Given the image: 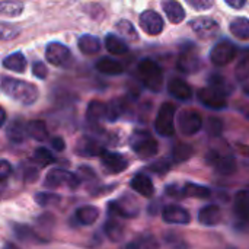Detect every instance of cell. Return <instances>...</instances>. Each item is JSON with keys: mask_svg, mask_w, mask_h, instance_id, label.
<instances>
[{"mask_svg": "<svg viewBox=\"0 0 249 249\" xmlns=\"http://www.w3.org/2000/svg\"><path fill=\"white\" fill-rule=\"evenodd\" d=\"M231 32L239 39H249V19L236 18L231 22Z\"/></svg>", "mask_w": 249, "mask_h": 249, "instance_id": "cell-32", "label": "cell"}, {"mask_svg": "<svg viewBox=\"0 0 249 249\" xmlns=\"http://www.w3.org/2000/svg\"><path fill=\"white\" fill-rule=\"evenodd\" d=\"M18 34V29L7 25V23H1V38L3 39H10V38H15Z\"/></svg>", "mask_w": 249, "mask_h": 249, "instance_id": "cell-48", "label": "cell"}, {"mask_svg": "<svg viewBox=\"0 0 249 249\" xmlns=\"http://www.w3.org/2000/svg\"><path fill=\"white\" fill-rule=\"evenodd\" d=\"M104 232L107 238L112 242H120L124 238V226L115 220H108L104 225Z\"/></svg>", "mask_w": 249, "mask_h": 249, "instance_id": "cell-31", "label": "cell"}, {"mask_svg": "<svg viewBox=\"0 0 249 249\" xmlns=\"http://www.w3.org/2000/svg\"><path fill=\"white\" fill-rule=\"evenodd\" d=\"M101 163L107 168L108 172L111 174H118V172H123L128 162L125 160L124 156H121L120 153H114V152H107L104 150L102 155H101Z\"/></svg>", "mask_w": 249, "mask_h": 249, "instance_id": "cell-15", "label": "cell"}, {"mask_svg": "<svg viewBox=\"0 0 249 249\" xmlns=\"http://www.w3.org/2000/svg\"><path fill=\"white\" fill-rule=\"evenodd\" d=\"M107 117V105L99 101H92L86 111V118L90 124H98Z\"/></svg>", "mask_w": 249, "mask_h": 249, "instance_id": "cell-24", "label": "cell"}, {"mask_svg": "<svg viewBox=\"0 0 249 249\" xmlns=\"http://www.w3.org/2000/svg\"><path fill=\"white\" fill-rule=\"evenodd\" d=\"M198 99L200 102L212 109H223L226 107V93H223L219 89L214 88H204L198 90Z\"/></svg>", "mask_w": 249, "mask_h": 249, "instance_id": "cell-10", "label": "cell"}, {"mask_svg": "<svg viewBox=\"0 0 249 249\" xmlns=\"http://www.w3.org/2000/svg\"><path fill=\"white\" fill-rule=\"evenodd\" d=\"M51 146H53V149L57 150V152H63L64 147H66L64 140H63L61 137H54V139L51 140Z\"/></svg>", "mask_w": 249, "mask_h": 249, "instance_id": "cell-50", "label": "cell"}, {"mask_svg": "<svg viewBox=\"0 0 249 249\" xmlns=\"http://www.w3.org/2000/svg\"><path fill=\"white\" fill-rule=\"evenodd\" d=\"M34 159H35V162H38V163H39V165H42V166L50 165V163H53V162H54V156L51 155V152H50V150H47V149H44V147H39V149H36V150H35V153H34Z\"/></svg>", "mask_w": 249, "mask_h": 249, "instance_id": "cell-41", "label": "cell"}, {"mask_svg": "<svg viewBox=\"0 0 249 249\" xmlns=\"http://www.w3.org/2000/svg\"><path fill=\"white\" fill-rule=\"evenodd\" d=\"M125 249H159V242L153 235H142L131 241Z\"/></svg>", "mask_w": 249, "mask_h": 249, "instance_id": "cell-29", "label": "cell"}, {"mask_svg": "<svg viewBox=\"0 0 249 249\" xmlns=\"http://www.w3.org/2000/svg\"><path fill=\"white\" fill-rule=\"evenodd\" d=\"M226 3H228L229 6L235 7V9H241V7L245 6L247 0H226Z\"/></svg>", "mask_w": 249, "mask_h": 249, "instance_id": "cell-52", "label": "cell"}, {"mask_svg": "<svg viewBox=\"0 0 249 249\" xmlns=\"http://www.w3.org/2000/svg\"><path fill=\"white\" fill-rule=\"evenodd\" d=\"M235 76L239 82H248L249 80V53L238 63Z\"/></svg>", "mask_w": 249, "mask_h": 249, "instance_id": "cell-39", "label": "cell"}, {"mask_svg": "<svg viewBox=\"0 0 249 249\" xmlns=\"http://www.w3.org/2000/svg\"><path fill=\"white\" fill-rule=\"evenodd\" d=\"M1 169H0V177L1 179H6L9 177V174H12V166L9 165L7 160H1Z\"/></svg>", "mask_w": 249, "mask_h": 249, "instance_id": "cell-49", "label": "cell"}, {"mask_svg": "<svg viewBox=\"0 0 249 249\" xmlns=\"http://www.w3.org/2000/svg\"><path fill=\"white\" fill-rule=\"evenodd\" d=\"M236 45L229 39H222L210 51V60L214 66H226L236 57Z\"/></svg>", "mask_w": 249, "mask_h": 249, "instance_id": "cell-6", "label": "cell"}, {"mask_svg": "<svg viewBox=\"0 0 249 249\" xmlns=\"http://www.w3.org/2000/svg\"><path fill=\"white\" fill-rule=\"evenodd\" d=\"M162 7L168 16V19L172 23H181L185 18V12L182 9V6L177 1V0H163Z\"/></svg>", "mask_w": 249, "mask_h": 249, "instance_id": "cell-21", "label": "cell"}, {"mask_svg": "<svg viewBox=\"0 0 249 249\" xmlns=\"http://www.w3.org/2000/svg\"><path fill=\"white\" fill-rule=\"evenodd\" d=\"M140 26L149 35H159L163 31V19L155 10H146L140 15Z\"/></svg>", "mask_w": 249, "mask_h": 249, "instance_id": "cell-12", "label": "cell"}, {"mask_svg": "<svg viewBox=\"0 0 249 249\" xmlns=\"http://www.w3.org/2000/svg\"><path fill=\"white\" fill-rule=\"evenodd\" d=\"M1 90L23 105H32L38 99V89L28 82L12 79L7 76L1 77Z\"/></svg>", "mask_w": 249, "mask_h": 249, "instance_id": "cell-1", "label": "cell"}, {"mask_svg": "<svg viewBox=\"0 0 249 249\" xmlns=\"http://www.w3.org/2000/svg\"><path fill=\"white\" fill-rule=\"evenodd\" d=\"M244 92H245L247 95H249V85H247V86L244 88Z\"/></svg>", "mask_w": 249, "mask_h": 249, "instance_id": "cell-55", "label": "cell"}, {"mask_svg": "<svg viewBox=\"0 0 249 249\" xmlns=\"http://www.w3.org/2000/svg\"><path fill=\"white\" fill-rule=\"evenodd\" d=\"M203 118L201 115L194 109L182 111L178 117V127L184 136H193L201 130Z\"/></svg>", "mask_w": 249, "mask_h": 249, "instance_id": "cell-8", "label": "cell"}, {"mask_svg": "<svg viewBox=\"0 0 249 249\" xmlns=\"http://www.w3.org/2000/svg\"><path fill=\"white\" fill-rule=\"evenodd\" d=\"M184 196L187 197H194V198H209L212 196L210 188L204 187V185H198V184H193V182H187L182 188Z\"/></svg>", "mask_w": 249, "mask_h": 249, "instance_id": "cell-34", "label": "cell"}, {"mask_svg": "<svg viewBox=\"0 0 249 249\" xmlns=\"http://www.w3.org/2000/svg\"><path fill=\"white\" fill-rule=\"evenodd\" d=\"M36 203L41 206V207H47V206H54V204H58L61 201L60 196L54 194V193H39L36 194L35 197Z\"/></svg>", "mask_w": 249, "mask_h": 249, "instance_id": "cell-40", "label": "cell"}, {"mask_svg": "<svg viewBox=\"0 0 249 249\" xmlns=\"http://www.w3.org/2000/svg\"><path fill=\"white\" fill-rule=\"evenodd\" d=\"M4 121H6V112L1 109V121H0V124H4Z\"/></svg>", "mask_w": 249, "mask_h": 249, "instance_id": "cell-54", "label": "cell"}, {"mask_svg": "<svg viewBox=\"0 0 249 249\" xmlns=\"http://www.w3.org/2000/svg\"><path fill=\"white\" fill-rule=\"evenodd\" d=\"M169 168H171V165L166 160H159V162H155L153 165L149 166V169L152 172H156V174H165L169 171Z\"/></svg>", "mask_w": 249, "mask_h": 249, "instance_id": "cell-45", "label": "cell"}, {"mask_svg": "<svg viewBox=\"0 0 249 249\" xmlns=\"http://www.w3.org/2000/svg\"><path fill=\"white\" fill-rule=\"evenodd\" d=\"M207 162L212 163L222 175H232L236 171V160L233 156H220L214 150L207 153Z\"/></svg>", "mask_w": 249, "mask_h": 249, "instance_id": "cell-11", "label": "cell"}, {"mask_svg": "<svg viewBox=\"0 0 249 249\" xmlns=\"http://www.w3.org/2000/svg\"><path fill=\"white\" fill-rule=\"evenodd\" d=\"M79 184H80V179H79L74 174L67 172V171H64V169H51V171L47 174L45 181H44V185H45L47 188H51V190H53V188L63 187V185H66V187L74 190V188L79 187Z\"/></svg>", "mask_w": 249, "mask_h": 249, "instance_id": "cell-7", "label": "cell"}, {"mask_svg": "<svg viewBox=\"0 0 249 249\" xmlns=\"http://www.w3.org/2000/svg\"><path fill=\"white\" fill-rule=\"evenodd\" d=\"M32 71H34V76H36L38 79H45L48 71H47V67L42 61H35L34 66H32Z\"/></svg>", "mask_w": 249, "mask_h": 249, "instance_id": "cell-44", "label": "cell"}, {"mask_svg": "<svg viewBox=\"0 0 249 249\" xmlns=\"http://www.w3.org/2000/svg\"><path fill=\"white\" fill-rule=\"evenodd\" d=\"M233 210L238 219L241 220H248L249 219V191L242 190L236 194L235 197V204Z\"/></svg>", "mask_w": 249, "mask_h": 249, "instance_id": "cell-20", "label": "cell"}, {"mask_svg": "<svg viewBox=\"0 0 249 249\" xmlns=\"http://www.w3.org/2000/svg\"><path fill=\"white\" fill-rule=\"evenodd\" d=\"M124 109H125V101L123 98L112 99L109 104H107V118L109 121H115L123 115Z\"/></svg>", "mask_w": 249, "mask_h": 249, "instance_id": "cell-35", "label": "cell"}, {"mask_svg": "<svg viewBox=\"0 0 249 249\" xmlns=\"http://www.w3.org/2000/svg\"><path fill=\"white\" fill-rule=\"evenodd\" d=\"M77 45H79V50L86 55H92V54L98 53L101 48L99 39L95 38L93 35H82L77 41Z\"/></svg>", "mask_w": 249, "mask_h": 249, "instance_id": "cell-26", "label": "cell"}, {"mask_svg": "<svg viewBox=\"0 0 249 249\" xmlns=\"http://www.w3.org/2000/svg\"><path fill=\"white\" fill-rule=\"evenodd\" d=\"M194 9H198V10H206V9H210L214 3V0H187Z\"/></svg>", "mask_w": 249, "mask_h": 249, "instance_id": "cell-46", "label": "cell"}, {"mask_svg": "<svg viewBox=\"0 0 249 249\" xmlns=\"http://www.w3.org/2000/svg\"><path fill=\"white\" fill-rule=\"evenodd\" d=\"M162 217L169 225H188L191 222L190 213L177 204H168L162 210Z\"/></svg>", "mask_w": 249, "mask_h": 249, "instance_id": "cell-14", "label": "cell"}, {"mask_svg": "<svg viewBox=\"0 0 249 249\" xmlns=\"http://www.w3.org/2000/svg\"><path fill=\"white\" fill-rule=\"evenodd\" d=\"M3 66L9 70L22 73L26 67V58L23 57L22 53H13L3 60Z\"/></svg>", "mask_w": 249, "mask_h": 249, "instance_id": "cell-30", "label": "cell"}, {"mask_svg": "<svg viewBox=\"0 0 249 249\" xmlns=\"http://www.w3.org/2000/svg\"><path fill=\"white\" fill-rule=\"evenodd\" d=\"M3 249H20L19 247H16L15 244H12V242H7L4 247H3Z\"/></svg>", "mask_w": 249, "mask_h": 249, "instance_id": "cell-53", "label": "cell"}, {"mask_svg": "<svg viewBox=\"0 0 249 249\" xmlns=\"http://www.w3.org/2000/svg\"><path fill=\"white\" fill-rule=\"evenodd\" d=\"M109 209L117 214V216H121V217H136L137 213H139V209L136 206V203L133 204H128V203H124L123 200L121 201H112L109 204Z\"/></svg>", "mask_w": 249, "mask_h": 249, "instance_id": "cell-25", "label": "cell"}, {"mask_svg": "<svg viewBox=\"0 0 249 249\" xmlns=\"http://www.w3.org/2000/svg\"><path fill=\"white\" fill-rule=\"evenodd\" d=\"M130 143H131V149L134 150V153L140 156L142 159H150L159 150L158 142L152 137L150 133L144 130H136L130 139Z\"/></svg>", "mask_w": 249, "mask_h": 249, "instance_id": "cell-3", "label": "cell"}, {"mask_svg": "<svg viewBox=\"0 0 249 249\" xmlns=\"http://www.w3.org/2000/svg\"><path fill=\"white\" fill-rule=\"evenodd\" d=\"M96 70H99L104 74L115 76V74H121L124 71V67L121 63H118L112 58H101L96 63Z\"/></svg>", "mask_w": 249, "mask_h": 249, "instance_id": "cell-27", "label": "cell"}, {"mask_svg": "<svg viewBox=\"0 0 249 249\" xmlns=\"http://www.w3.org/2000/svg\"><path fill=\"white\" fill-rule=\"evenodd\" d=\"M76 219L80 225L83 226H89V225H93L98 217H99V210L98 207L95 206H83V207H79L76 210Z\"/></svg>", "mask_w": 249, "mask_h": 249, "instance_id": "cell-23", "label": "cell"}, {"mask_svg": "<svg viewBox=\"0 0 249 249\" xmlns=\"http://www.w3.org/2000/svg\"><path fill=\"white\" fill-rule=\"evenodd\" d=\"M105 47H107V50H108L111 54H117V55L125 54L127 50H128L125 41H124L123 38L114 35V34L107 35V38H105Z\"/></svg>", "mask_w": 249, "mask_h": 249, "instance_id": "cell-28", "label": "cell"}, {"mask_svg": "<svg viewBox=\"0 0 249 249\" xmlns=\"http://www.w3.org/2000/svg\"><path fill=\"white\" fill-rule=\"evenodd\" d=\"M36 178H38V171L34 169V168H29V169L26 171L25 177H23V179H25L26 182H34Z\"/></svg>", "mask_w": 249, "mask_h": 249, "instance_id": "cell-51", "label": "cell"}, {"mask_svg": "<svg viewBox=\"0 0 249 249\" xmlns=\"http://www.w3.org/2000/svg\"><path fill=\"white\" fill-rule=\"evenodd\" d=\"M130 185H131V188L136 193H139L140 196H143L146 198H150L155 194V185H153L152 179L147 175H144V174H137L131 179Z\"/></svg>", "mask_w": 249, "mask_h": 249, "instance_id": "cell-17", "label": "cell"}, {"mask_svg": "<svg viewBox=\"0 0 249 249\" xmlns=\"http://www.w3.org/2000/svg\"><path fill=\"white\" fill-rule=\"evenodd\" d=\"M76 150H77L79 155H83V156H95V155L101 156L102 152H104L102 146L96 140L89 139V137L80 139L79 143H77V149Z\"/></svg>", "mask_w": 249, "mask_h": 249, "instance_id": "cell-22", "label": "cell"}, {"mask_svg": "<svg viewBox=\"0 0 249 249\" xmlns=\"http://www.w3.org/2000/svg\"><path fill=\"white\" fill-rule=\"evenodd\" d=\"M117 28H118V32H120L121 35L125 36V39H128V41H131V42H133V41H137L139 36H137V32H136L134 26L131 25V22L123 19V20L118 22Z\"/></svg>", "mask_w": 249, "mask_h": 249, "instance_id": "cell-38", "label": "cell"}, {"mask_svg": "<svg viewBox=\"0 0 249 249\" xmlns=\"http://www.w3.org/2000/svg\"><path fill=\"white\" fill-rule=\"evenodd\" d=\"M168 90L174 98H177L179 101H188L193 93L191 86L187 82H184L182 79H172L168 85Z\"/></svg>", "mask_w": 249, "mask_h": 249, "instance_id": "cell-18", "label": "cell"}, {"mask_svg": "<svg viewBox=\"0 0 249 249\" xmlns=\"http://www.w3.org/2000/svg\"><path fill=\"white\" fill-rule=\"evenodd\" d=\"M222 220V212L219 206H206L198 212V222L206 226H214L220 223Z\"/></svg>", "mask_w": 249, "mask_h": 249, "instance_id": "cell-19", "label": "cell"}, {"mask_svg": "<svg viewBox=\"0 0 249 249\" xmlns=\"http://www.w3.org/2000/svg\"><path fill=\"white\" fill-rule=\"evenodd\" d=\"M200 67V55L193 42H187L178 55L177 69L182 73H194Z\"/></svg>", "mask_w": 249, "mask_h": 249, "instance_id": "cell-5", "label": "cell"}, {"mask_svg": "<svg viewBox=\"0 0 249 249\" xmlns=\"http://www.w3.org/2000/svg\"><path fill=\"white\" fill-rule=\"evenodd\" d=\"M23 10V4L19 1H3L0 4V12L4 16H19Z\"/></svg>", "mask_w": 249, "mask_h": 249, "instance_id": "cell-37", "label": "cell"}, {"mask_svg": "<svg viewBox=\"0 0 249 249\" xmlns=\"http://www.w3.org/2000/svg\"><path fill=\"white\" fill-rule=\"evenodd\" d=\"M193 31L201 39H210L219 32V23L212 18H198L191 22Z\"/></svg>", "mask_w": 249, "mask_h": 249, "instance_id": "cell-13", "label": "cell"}, {"mask_svg": "<svg viewBox=\"0 0 249 249\" xmlns=\"http://www.w3.org/2000/svg\"><path fill=\"white\" fill-rule=\"evenodd\" d=\"M139 76L143 82V85L152 90V92H160L163 88V73L160 66L150 60L144 58L139 63Z\"/></svg>", "mask_w": 249, "mask_h": 249, "instance_id": "cell-2", "label": "cell"}, {"mask_svg": "<svg viewBox=\"0 0 249 249\" xmlns=\"http://www.w3.org/2000/svg\"><path fill=\"white\" fill-rule=\"evenodd\" d=\"M194 153V149L190 146V144H185V143H178L174 150H172V158L177 163H181V162H185L188 160Z\"/></svg>", "mask_w": 249, "mask_h": 249, "instance_id": "cell-36", "label": "cell"}, {"mask_svg": "<svg viewBox=\"0 0 249 249\" xmlns=\"http://www.w3.org/2000/svg\"><path fill=\"white\" fill-rule=\"evenodd\" d=\"M6 136L13 143H22L29 136V133H28V123H25L19 117L15 118L9 124V127L6 128Z\"/></svg>", "mask_w": 249, "mask_h": 249, "instance_id": "cell-16", "label": "cell"}, {"mask_svg": "<svg viewBox=\"0 0 249 249\" xmlns=\"http://www.w3.org/2000/svg\"><path fill=\"white\" fill-rule=\"evenodd\" d=\"M47 60L58 67H69L71 63V53L67 47H64L60 42H51L48 44L45 50Z\"/></svg>", "mask_w": 249, "mask_h": 249, "instance_id": "cell-9", "label": "cell"}, {"mask_svg": "<svg viewBox=\"0 0 249 249\" xmlns=\"http://www.w3.org/2000/svg\"><path fill=\"white\" fill-rule=\"evenodd\" d=\"M209 83H210V86H212V88L219 89V90H222L223 93H226V95H228V90H226V85H228V82H226V79H225V77H222V76H219V74H214V76H212V77L209 79Z\"/></svg>", "mask_w": 249, "mask_h": 249, "instance_id": "cell-43", "label": "cell"}, {"mask_svg": "<svg viewBox=\"0 0 249 249\" xmlns=\"http://www.w3.org/2000/svg\"><path fill=\"white\" fill-rule=\"evenodd\" d=\"M15 233H16V236H18L20 241H28L29 236H32V232H31V229H29L28 226H19V225H16Z\"/></svg>", "mask_w": 249, "mask_h": 249, "instance_id": "cell-47", "label": "cell"}, {"mask_svg": "<svg viewBox=\"0 0 249 249\" xmlns=\"http://www.w3.org/2000/svg\"><path fill=\"white\" fill-rule=\"evenodd\" d=\"M207 131L212 137H217L222 134L223 131V123L219 120V118H210L209 120V124H207Z\"/></svg>", "mask_w": 249, "mask_h": 249, "instance_id": "cell-42", "label": "cell"}, {"mask_svg": "<svg viewBox=\"0 0 249 249\" xmlns=\"http://www.w3.org/2000/svg\"><path fill=\"white\" fill-rule=\"evenodd\" d=\"M28 133H29V137L35 139L36 142H44L48 137L47 125L44 121H39V120L28 123Z\"/></svg>", "mask_w": 249, "mask_h": 249, "instance_id": "cell-33", "label": "cell"}, {"mask_svg": "<svg viewBox=\"0 0 249 249\" xmlns=\"http://www.w3.org/2000/svg\"><path fill=\"white\" fill-rule=\"evenodd\" d=\"M174 117H175V105L171 102H165L160 107L156 121H155V128L160 136H163V137L174 136V133H175Z\"/></svg>", "mask_w": 249, "mask_h": 249, "instance_id": "cell-4", "label": "cell"}]
</instances>
